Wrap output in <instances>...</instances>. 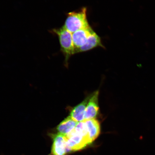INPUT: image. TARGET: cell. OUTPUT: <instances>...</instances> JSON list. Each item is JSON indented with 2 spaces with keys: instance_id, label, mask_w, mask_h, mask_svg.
Returning <instances> with one entry per match:
<instances>
[{
  "instance_id": "obj_1",
  "label": "cell",
  "mask_w": 155,
  "mask_h": 155,
  "mask_svg": "<svg viewBox=\"0 0 155 155\" xmlns=\"http://www.w3.org/2000/svg\"><path fill=\"white\" fill-rule=\"evenodd\" d=\"M51 33L57 35L59 39L61 51L65 57L66 65L71 56L75 54L72 33L69 31L63 26L61 28H54L50 31Z\"/></svg>"
},
{
  "instance_id": "obj_2",
  "label": "cell",
  "mask_w": 155,
  "mask_h": 155,
  "mask_svg": "<svg viewBox=\"0 0 155 155\" xmlns=\"http://www.w3.org/2000/svg\"><path fill=\"white\" fill-rule=\"evenodd\" d=\"M90 26L87 18V8L85 7L68 13L63 26L72 34Z\"/></svg>"
},
{
  "instance_id": "obj_3",
  "label": "cell",
  "mask_w": 155,
  "mask_h": 155,
  "mask_svg": "<svg viewBox=\"0 0 155 155\" xmlns=\"http://www.w3.org/2000/svg\"><path fill=\"white\" fill-rule=\"evenodd\" d=\"M65 137L67 153L82 150L91 143L88 139L74 129Z\"/></svg>"
},
{
  "instance_id": "obj_4",
  "label": "cell",
  "mask_w": 155,
  "mask_h": 155,
  "mask_svg": "<svg viewBox=\"0 0 155 155\" xmlns=\"http://www.w3.org/2000/svg\"><path fill=\"white\" fill-rule=\"evenodd\" d=\"M53 141L51 153L53 155H65L67 152L66 137L59 133H49Z\"/></svg>"
},
{
  "instance_id": "obj_5",
  "label": "cell",
  "mask_w": 155,
  "mask_h": 155,
  "mask_svg": "<svg viewBox=\"0 0 155 155\" xmlns=\"http://www.w3.org/2000/svg\"><path fill=\"white\" fill-rule=\"evenodd\" d=\"M99 94V91H97L90 96L86 108L85 120L96 119L99 110L98 102Z\"/></svg>"
},
{
  "instance_id": "obj_6",
  "label": "cell",
  "mask_w": 155,
  "mask_h": 155,
  "mask_svg": "<svg viewBox=\"0 0 155 155\" xmlns=\"http://www.w3.org/2000/svg\"><path fill=\"white\" fill-rule=\"evenodd\" d=\"M90 26L81 29L72 34L73 41L75 50L84 45L88 39L89 36L93 32Z\"/></svg>"
},
{
  "instance_id": "obj_7",
  "label": "cell",
  "mask_w": 155,
  "mask_h": 155,
  "mask_svg": "<svg viewBox=\"0 0 155 155\" xmlns=\"http://www.w3.org/2000/svg\"><path fill=\"white\" fill-rule=\"evenodd\" d=\"M98 47L104 48L101 38L94 31L89 36L84 45L75 50V54L90 51Z\"/></svg>"
},
{
  "instance_id": "obj_8",
  "label": "cell",
  "mask_w": 155,
  "mask_h": 155,
  "mask_svg": "<svg viewBox=\"0 0 155 155\" xmlns=\"http://www.w3.org/2000/svg\"><path fill=\"white\" fill-rule=\"evenodd\" d=\"M90 96L87 97L84 101L74 107L71 110L69 116L75 121L79 123L85 120V113Z\"/></svg>"
},
{
  "instance_id": "obj_9",
  "label": "cell",
  "mask_w": 155,
  "mask_h": 155,
  "mask_svg": "<svg viewBox=\"0 0 155 155\" xmlns=\"http://www.w3.org/2000/svg\"><path fill=\"white\" fill-rule=\"evenodd\" d=\"M78 123L69 116L58 125L56 130L58 133L65 136L74 129Z\"/></svg>"
},
{
  "instance_id": "obj_10",
  "label": "cell",
  "mask_w": 155,
  "mask_h": 155,
  "mask_svg": "<svg viewBox=\"0 0 155 155\" xmlns=\"http://www.w3.org/2000/svg\"><path fill=\"white\" fill-rule=\"evenodd\" d=\"M84 121L89 137L92 142L100 134L101 129L100 123L96 119L85 120Z\"/></svg>"
},
{
  "instance_id": "obj_11",
  "label": "cell",
  "mask_w": 155,
  "mask_h": 155,
  "mask_svg": "<svg viewBox=\"0 0 155 155\" xmlns=\"http://www.w3.org/2000/svg\"><path fill=\"white\" fill-rule=\"evenodd\" d=\"M51 155L49 154V155Z\"/></svg>"
}]
</instances>
